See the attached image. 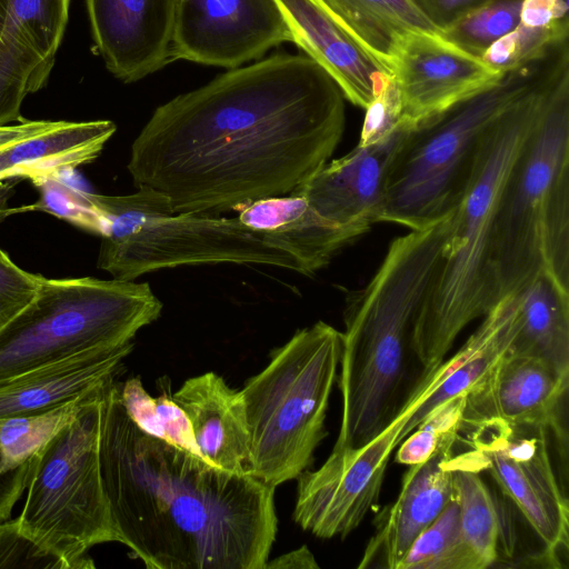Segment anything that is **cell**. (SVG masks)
<instances>
[{"label": "cell", "instance_id": "20", "mask_svg": "<svg viewBox=\"0 0 569 569\" xmlns=\"http://www.w3.org/2000/svg\"><path fill=\"white\" fill-rule=\"evenodd\" d=\"M513 310L508 296L496 302L463 346L421 375L395 417L406 420L400 442L438 406L466 393L505 356L513 338Z\"/></svg>", "mask_w": 569, "mask_h": 569}, {"label": "cell", "instance_id": "1", "mask_svg": "<svg viewBox=\"0 0 569 569\" xmlns=\"http://www.w3.org/2000/svg\"><path fill=\"white\" fill-rule=\"evenodd\" d=\"M345 124L335 80L308 56L277 53L159 106L128 171L173 213L219 216L291 193L329 161Z\"/></svg>", "mask_w": 569, "mask_h": 569}, {"label": "cell", "instance_id": "41", "mask_svg": "<svg viewBox=\"0 0 569 569\" xmlns=\"http://www.w3.org/2000/svg\"><path fill=\"white\" fill-rule=\"evenodd\" d=\"M568 0H523L520 23L529 27L547 26L568 17Z\"/></svg>", "mask_w": 569, "mask_h": 569}, {"label": "cell", "instance_id": "32", "mask_svg": "<svg viewBox=\"0 0 569 569\" xmlns=\"http://www.w3.org/2000/svg\"><path fill=\"white\" fill-rule=\"evenodd\" d=\"M29 180L39 192L38 200L31 204L9 208V216L42 211L97 236L102 237L106 233V222L89 191L67 183L62 174H43Z\"/></svg>", "mask_w": 569, "mask_h": 569}, {"label": "cell", "instance_id": "45", "mask_svg": "<svg viewBox=\"0 0 569 569\" xmlns=\"http://www.w3.org/2000/svg\"><path fill=\"white\" fill-rule=\"evenodd\" d=\"M10 0H0V34L4 26Z\"/></svg>", "mask_w": 569, "mask_h": 569}, {"label": "cell", "instance_id": "15", "mask_svg": "<svg viewBox=\"0 0 569 569\" xmlns=\"http://www.w3.org/2000/svg\"><path fill=\"white\" fill-rule=\"evenodd\" d=\"M569 376L541 359L507 352L466 393L461 431L480 426L560 429Z\"/></svg>", "mask_w": 569, "mask_h": 569}, {"label": "cell", "instance_id": "31", "mask_svg": "<svg viewBox=\"0 0 569 569\" xmlns=\"http://www.w3.org/2000/svg\"><path fill=\"white\" fill-rule=\"evenodd\" d=\"M397 569H476L462 538L455 496L413 541Z\"/></svg>", "mask_w": 569, "mask_h": 569}, {"label": "cell", "instance_id": "16", "mask_svg": "<svg viewBox=\"0 0 569 569\" xmlns=\"http://www.w3.org/2000/svg\"><path fill=\"white\" fill-rule=\"evenodd\" d=\"M410 126L403 121L386 139L357 144L291 193L303 197L323 218L366 233L371 224L381 222L389 172Z\"/></svg>", "mask_w": 569, "mask_h": 569}, {"label": "cell", "instance_id": "37", "mask_svg": "<svg viewBox=\"0 0 569 569\" xmlns=\"http://www.w3.org/2000/svg\"><path fill=\"white\" fill-rule=\"evenodd\" d=\"M42 279L18 267L0 248V328L34 298Z\"/></svg>", "mask_w": 569, "mask_h": 569}, {"label": "cell", "instance_id": "19", "mask_svg": "<svg viewBox=\"0 0 569 569\" xmlns=\"http://www.w3.org/2000/svg\"><path fill=\"white\" fill-rule=\"evenodd\" d=\"M458 437L445 441L428 460L409 466L398 497L375 519L358 568L397 569L413 541L452 500Z\"/></svg>", "mask_w": 569, "mask_h": 569}, {"label": "cell", "instance_id": "40", "mask_svg": "<svg viewBox=\"0 0 569 569\" xmlns=\"http://www.w3.org/2000/svg\"><path fill=\"white\" fill-rule=\"evenodd\" d=\"M30 468L31 460L14 469L4 470L0 458V521L11 516L16 502L27 488Z\"/></svg>", "mask_w": 569, "mask_h": 569}, {"label": "cell", "instance_id": "13", "mask_svg": "<svg viewBox=\"0 0 569 569\" xmlns=\"http://www.w3.org/2000/svg\"><path fill=\"white\" fill-rule=\"evenodd\" d=\"M283 42L292 33L277 0H179L171 62L234 69Z\"/></svg>", "mask_w": 569, "mask_h": 569}, {"label": "cell", "instance_id": "27", "mask_svg": "<svg viewBox=\"0 0 569 569\" xmlns=\"http://www.w3.org/2000/svg\"><path fill=\"white\" fill-rule=\"evenodd\" d=\"M317 1L391 76L398 49L408 34H443L412 0Z\"/></svg>", "mask_w": 569, "mask_h": 569}, {"label": "cell", "instance_id": "29", "mask_svg": "<svg viewBox=\"0 0 569 569\" xmlns=\"http://www.w3.org/2000/svg\"><path fill=\"white\" fill-rule=\"evenodd\" d=\"M159 382L162 391L158 398L149 395L139 376L120 383L127 415L142 432L203 459L187 413L170 396V381L162 377Z\"/></svg>", "mask_w": 569, "mask_h": 569}, {"label": "cell", "instance_id": "30", "mask_svg": "<svg viewBox=\"0 0 569 569\" xmlns=\"http://www.w3.org/2000/svg\"><path fill=\"white\" fill-rule=\"evenodd\" d=\"M106 382L50 409L1 418L0 458L3 469L11 470L30 461L43 446L77 418Z\"/></svg>", "mask_w": 569, "mask_h": 569}, {"label": "cell", "instance_id": "38", "mask_svg": "<svg viewBox=\"0 0 569 569\" xmlns=\"http://www.w3.org/2000/svg\"><path fill=\"white\" fill-rule=\"evenodd\" d=\"M358 144L379 142L390 136L402 122L400 93L392 77L365 109Z\"/></svg>", "mask_w": 569, "mask_h": 569}, {"label": "cell", "instance_id": "7", "mask_svg": "<svg viewBox=\"0 0 569 569\" xmlns=\"http://www.w3.org/2000/svg\"><path fill=\"white\" fill-rule=\"evenodd\" d=\"M342 332L325 321L296 331L240 390L249 430V471L272 486L312 463L327 436L326 417L338 378Z\"/></svg>", "mask_w": 569, "mask_h": 569}, {"label": "cell", "instance_id": "3", "mask_svg": "<svg viewBox=\"0 0 569 569\" xmlns=\"http://www.w3.org/2000/svg\"><path fill=\"white\" fill-rule=\"evenodd\" d=\"M450 217L389 244L369 282L350 292L338 386L341 421L333 447L376 438L401 406L413 325L441 264Z\"/></svg>", "mask_w": 569, "mask_h": 569}, {"label": "cell", "instance_id": "28", "mask_svg": "<svg viewBox=\"0 0 569 569\" xmlns=\"http://www.w3.org/2000/svg\"><path fill=\"white\" fill-rule=\"evenodd\" d=\"M456 456L453 496L459 507L462 538L476 569H486L499 557L501 521L498 506L470 452Z\"/></svg>", "mask_w": 569, "mask_h": 569}, {"label": "cell", "instance_id": "10", "mask_svg": "<svg viewBox=\"0 0 569 569\" xmlns=\"http://www.w3.org/2000/svg\"><path fill=\"white\" fill-rule=\"evenodd\" d=\"M104 385L77 418L32 457L28 495L18 517L24 533L71 569L94 568L87 551L99 543L120 542L100 469Z\"/></svg>", "mask_w": 569, "mask_h": 569}, {"label": "cell", "instance_id": "33", "mask_svg": "<svg viewBox=\"0 0 569 569\" xmlns=\"http://www.w3.org/2000/svg\"><path fill=\"white\" fill-rule=\"evenodd\" d=\"M568 17L542 27L519 23L495 41L481 56L490 67L506 72L539 60L568 41Z\"/></svg>", "mask_w": 569, "mask_h": 569}, {"label": "cell", "instance_id": "17", "mask_svg": "<svg viewBox=\"0 0 569 569\" xmlns=\"http://www.w3.org/2000/svg\"><path fill=\"white\" fill-rule=\"evenodd\" d=\"M71 0H10L0 34V127L21 122V104L54 66Z\"/></svg>", "mask_w": 569, "mask_h": 569}, {"label": "cell", "instance_id": "24", "mask_svg": "<svg viewBox=\"0 0 569 569\" xmlns=\"http://www.w3.org/2000/svg\"><path fill=\"white\" fill-rule=\"evenodd\" d=\"M133 342L93 349L0 381V419L50 409L117 377Z\"/></svg>", "mask_w": 569, "mask_h": 569}, {"label": "cell", "instance_id": "18", "mask_svg": "<svg viewBox=\"0 0 569 569\" xmlns=\"http://www.w3.org/2000/svg\"><path fill=\"white\" fill-rule=\"evenodd\" d=\"M179 0H86L94 46L109 72L139 81L171 62Z\"/></svg>", "mask_w": 569, "mask_h": 569}, {"label": "cell", "instance_id": "6", "mask_svg": "<svg viewBox=\"0 0 569 569\" xmlns=\"http://www.w3.org/2000/svg\"><path fill=\"white\" fill-rule=\"evenodd\" d=\"M565 46L506 71L489 88L411 124L389 172L381 222L421 230L450 217L497 121L541 78Z\"/></svg>", "mask_w": 569, "mask_h": 569}, {"label": "cell", "instance_id": "26", "mask_svg": "<svg viewBox=\"0 0 569 569\" xmlns=\"http://www.w3.org/2000/svg\"><path fill=\"white\" fill-rule=\"evenodd\" d=\"M507 296L515 325L508 352L541 359L569 376V288L541 273Z\"/></svg>", "mask_w": 569, "mask_h": 569}, {"label": "cell", "instance_id": "25", "mask_svg": "<svg viewBox=\"0 0 569 569\" xmlns=\"http://www.w3.org/2000/svg\"><path fill=\"white\" fill-rule=\"evenodd\" d=\"M116 130L110 120L56 121L41 133L0 147V180L62 174L89 164Z\"/></svg>", "mask_w": 569, "mask_h": 569}, {"label": "cell", "instance_id": "8", "mask_svg": "<svg viewBox=\"0 0 569 569\" xmlns=\"http://www.w3.org/2000/svg\"><path fill=\"white\" fill-rule=\"evenodd\" d=\"M106 222L97 266L118 280L193 264H267L305 274L300 262L238 218L173 213L148 189L127 196L90 192Z\"/></svg>", "mask_w": 569, "mask_h": 569}, {"label": "cell", "instance_id": "4", "mask_svg": "<svg viewBox=\"0 0 569 569\" xmlns=\"http://www.w3.org/2000/svg\"><path fill=\"white\" fill-rule=\"evenodd\" d=\"M558 73L548 69L497 121L450 216L441 264L412 330L411 349L421 375L438 367L459 335L497 302L490 266L496 208Z\"/></svg>", "mask_w": 569, "mask_h": 569}, {"label": "cell", "instance_id": "34", "mask_svg": "<svg viewBox=\"0 0 569 569\" xmlns=\"http://www.w3.org/2000/svg\"><path fill=\"white\" fill-rule=\"evenodd\" d=\"M523 0H487L443 30L445 38L481 57L499 38L520 23Z\"/></svg>", "mask_w": 569, "mask_h": 569}, {"label": "cell", "instance_id": "39", "mask_svg": "<svg viewBox=\"0 0 569 569\" xmlns=\"http://www.w3.org/2000/svg\"><path fill=\"white\" fill-rule=\"evenodd\" d=\"M440 30L483 4L487 0H412Z\"/></svg>", "mask_w": 569, "mask_h": 569}, {"label": "cell", "instance_id": "42", "mask_svg": "<svg viewBox=\"0 0 569 569\" xmlns=\"http://www.w3.org/2000/svg\"><path fill=\"white\" fill-rule=\"evenodd\" d=\"M264 569H319L313 553L307 545L282 553L272 560L268 559Z\"/></svg>", "mask_w": 569, "mask_h": 569}, {"label": "cell", "instance_id": "2", "mask_svg": "<svg viewBox=\"0 0 569 569\" xmlns=\"http://www.w3.org/2000/svg\"><path fill=\"white\" fill-rule=\"evenodd\" d=\"M116 378L102 390L100 469L120 543L148 569H264L276 488L142 432Z\"/></svg>", "mask_w": 569, "mask_h": 569}, {"label": "cell", "instance_id": "23", "mask_svg": "<svg viewBox=\"0 0 569 569\" xmlns=\"http://www.w3.org/2000/svg\"><path fill=\"white\" fill-rule=\"evenodd\" d=\"M247 228L263 234L271 246L292 254L310 276L326 267L361 231L339 226L320 216L298 194L269 197L240 209Z\"/></svg>", "mask_w": 569, "mask_h": 569}, {"label": "cell", "instance_id": "5", "mask_svg": "<svg viewBox=\"0 0 569 569\" xmlns=\"http://www.w3.org/2000/svg\"><path fill=\"white\" fill-rule=\"evenodd\" d=\"M490 266L497 301L541 273L569 288V66L552 83L502 188Z\"/></svg>", "mask_w": 569, "mask_h": 569}, {"label": "cell", "instance_id": "21", "mask_svg": "<svg viewBox=\"0 0 569 569\" xmlns=\"http://www.w3.org/2000/svg\"><path fill=\"white\" fill-rule=\"evenodd\" d=\"M292 42L338 84L345 99L366 109L393 77L317 0H277Z\"/></svg>", "mask_w": 569, "mask_h": 569}, {"label": "cell", "instance_id": "11", "mask_svg": "<svg viewBox=\"0 0 569 569\" xmlns=\"http://www.w3.org/2000/svg\"><path fill=\"white\" fill-rule=\"evenodd\" d=\"M548 428L490 423L467 431L480 471L515 503L549 557L569 547V508L556 478Z\"/></svg>", "mask_w": 569, "mask_h": 569}, {"label": "cell", "instance_id": "43", "mask_svg": "<svg viewBox=\"0 0 569 569\" xmlns=\"http://www.w3.org/2000/svg\"><path fill=\"white\" fill-rule=\"evenodd\" d=\"M54 123L56 121L24 119L17 124L1 126L0 147L41 133L53 127Z\"/></svg>", "mask_w": 569, "mask_h": 569}, {"label": "cell", "instance_id": "9", "mask_svg": "<svg viewBox=\"0 0 569 569\" xmlns=\"http://www.w3.org/2000/svg\"><path fill=\"white\" fill-rule=\"evenodd\" d=\"M161 311L148 282L43 277L34 298L0 328V381L130 343Z\"/></svg>", "mask_w": 569, "mask_h": 569}, {"label": "cell", "instance_id": "22", "mask_svg": "<svg viewBox=\"0 0 569 569\" xmlns=\"http://www.w3.org/2000/svg\"><path fill=\"white\" fill-rule=\"evenodd\" d=\"M172 398L187 413L207 462L231 473L250 475L249 430L240 390L209 371L187 379Z\"/></svg>", "mask_w": 569, "mask_h": 569}, {"label": "cell", "instance_id": "14", "mask_svg": "<svg viewBox=\"0 0 569 569\" xmlns=\"http://www.w3.org/2000/svg\"><path fill=\"white\" fill-rule=\"evenodd\" d=\"M503 73L443 34L410 33L393 66L402 120L415 124L437 114L495 84Z\"/></svg>", "mask_w": 569, "mask_h": 569}, {"label": "cell", "instance_id": "36", "mask_svg": "<svg viewBox=\"0 0 569 569\" xmlns=\"http://www.w3.org/2000/svg\"><path fill=\"white\" fill-rule=\"evenodd\" d=\"M0 568L71 569V566L24 533L17 517L0 521Z\"/></svg>", "mask_w": 569, "mask_h": 569}, {"label": "cell", "instance_id": "44", "mask_svg": "<svg viewBox=\"0 0 569 569\" xmlns=\"http://www.w3.org/2000/svg\"><path fill=\"white\" fill-rule=\"evenodd\" d=\"M22 181L21 179H7L0 180V223L9 217V207L7 201L14 191L17 184Z\"/></svg>", "mask_w": 569, "mask_h": 569}, {"label": "cell", "instance_id": "35", "mask_svg": "<svg viewBox=\"0 0 569 569\" xmlns=\"http://www.w3.org/2000/svg\"><path fill=\"white\" fill-rule=\"evenodd\" d=\"M466 396H458L433 409L399 445L396 461L412 466L432 457L448 439L458 437Z\"/></svg>", "mask_w": 569, "mask_h": 569}, {"label": "cell", "instance_id": "12", "mask_svg": "<svg viewBox=\"0 0 569 569\" xmlns=\"http://www.w3.org/2000/svg\"><path fill=\"white\" fill-rule=\"evenodd\" d=\"M405 421L395 417L360 447H333L316 470L298 477L292 518L318 538H345L357 529L379 500L391 453Z\"/></svg>", "mask_w": 569, "mask_h": 569}]
</instances>
